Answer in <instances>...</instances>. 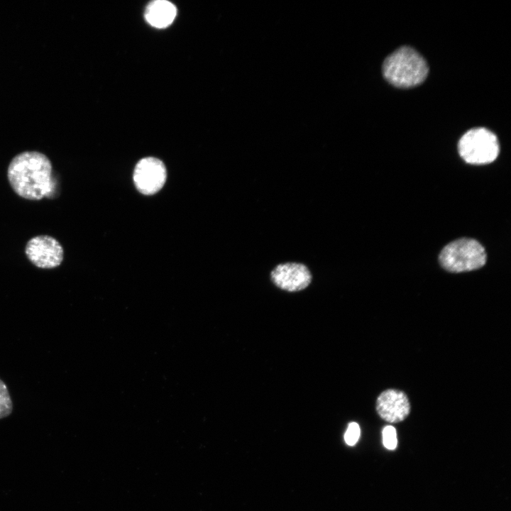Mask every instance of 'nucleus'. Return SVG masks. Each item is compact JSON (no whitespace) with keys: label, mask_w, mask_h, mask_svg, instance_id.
Wrapping results in <instances>:
<instances>
[{"label":"nucleus","mask_w":511,"mask_h":511,"mask_svg":"<svg viewBox=\"0 0 511 511\" xmlns=\"http://www.w3.org/2000/svg\"><path fill=\"white\" fill-rule=\"evenodd\" d=\"M7 179L13 191L25 199L38 201L55 194L52 163L38 151H24L14 156L7 168Z\"/></svg>","instance_id":"1"},{"label":"nucleus","mask_w":511,"mask_h":511,"mask_svg":"<svg viewBox=\"0 0 511 511\" xmlns=\"http://www.w3.org/2000/svg\"><path fill=\"white\" fill-rule=\"evenodd\" d=\"M429 67L424 58L414 48L402 46L388 55L383 65L385 79L400 88L419 85L426 79Z\"/></svg>","instance_id":"2"},{"label":"nucleus","mask_w":511,"mask_h":511,"mask_svg":"<svg viewBox=\"0 0 511 511\" xmlns=\"http://www.w3.org/2000/svg\"><path fill=\"white\" fill-rule=\"evenodd\" d=\"M439 260L447 271L467 272L483 267L486 262V253L478 241L463 238L447 244L441 250Z\"/></svg>","instance_id":"3"},{"label":"nucleus","mask_w":511,"mask_h":511,"mask_svg":"<svg viewBox=\"0 0 511 511\" xmlns=\"http://www.w3.org/2000/svg\"><path fill=\"white\" fill-rule=\"evenodd\" d=\"M460 156L468 163L488 164L498 156L500 145L497 136L487 128H474L465 133L458 143Z\"/></svg>","instance_id":"4"},{"label":"nucleus","mask_w":511,"mask_h":511,"mask_svg":"<svg viewBox=\"0 0 511 511\" xmlns=\"http://www.w3.org/2000/svg\"><path fill=\"white\" fill-rule=\"evenodd\" d=\"M25 254L35 267L53 269L61 265L64 250L60 243L48 235H38L31 238L25 246Z\"/></svg>","instance_id":"5"},{"label":"nucleus","mask_w":511,"mask_h":511,"mask_svg":"<svg viewBox=\"0 0 511 511\" xmlns=\"http://www.w3.org/2000/svg\"><path fill=\"white\" fill-rule=\"evenodd\" d=\"M166 169L163 163L153 157L141 159L133 172V181L138 190L146 195L158 192L166 180Z\"/></svg>","instance_id":"6"},{"label":"nucleus","mask_w":511,"mask_h":511,"mask_svg":"<svg viewBox=\"0 0 511 511\" xmlns=\"http://www.w3.org/2000/svg\"><path fill=\"white\" fill-rule=\"evenodd\" d=\"M270 278L278 287L288 292H297L309 286L312 275L302 263H285L278 265L272 270Z\"/></svg>","instance_id":"7"},{"label":"nucleus","mask_w":511,"mask_h":511,"mask_svg":"<svg viewBox=\"0 0 511 511\" xmlns=\"http://www.w3.org/2000/svg\"><path fill=\"white\" fill-rule=\"evenodd\" d=\"M376 410L385 421L397 423L403 421L408 416L410 405L407 395L403 392L389 389L383 391L378 396Z\"/></svg>","instance_id":"8"},{"label":"nucleus","mask_w":511,"mask_h":511,"mask_svg":"<svg viewBox=\"0 0 511 511\" xmlns=\"http://www.w3.org/2000/svg\"><path fill=\"white\" fill-rule=\"evenodd\" d=\"M177 14V9L165 0L151 1L145 8V18L153 27L163 28L170 26Z\"/></svg>","instance_id":"9"},{"label":"nucleus","mask_w":511,"mask_h":511,"mask_svg":"<svg viewBox=\"0 0 511 511\" xmlns=\"http://www.w3.org/2000/svg\"><path fill=\"white\" fill-rule=\"evenodd\" d=\"M13 411V402L7 385L0 378V419L9 416Z\"/></svg>","instance_id":"10"},{"label":"nucleus","mask_w":511,"mask_h":511,"mask_svg":"<svg viewBox=\"0 0 511 511\" xmlns=\"http://www.w3.org/2000/svg\"><path fill=\"white\" fill-rule=\"evenodd\" d=\"M383 444L389 450H394L397 445L396 429L391 425L385 426L382 432Z\"/></svg>","instance_id":"11"},{"label":"nucleus","mask_w":511,"mask_h":511,"mask_svg":"<svg viewBox=\"0 0 511 511\" xmlns=\"http://www.w3.org/2000/svg\"><path fill=\"white\" fill-rule=\"evenodd\" d=\"M360 427L356 422H351L344 434V440L348 446H353L360 437Z\"/></svg>","instance_id":"12"}]
</instances>
